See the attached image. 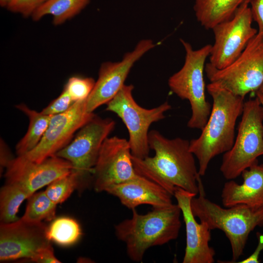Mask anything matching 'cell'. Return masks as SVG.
Wrapping results in <instances>:
<instances>
[{
  "label": "cell",
  "instance_id": "obj_12",
  "mask_svg": "<svg viewBox=\"0 0 263 263\" xmlns=\"http://www.w3.org/2000/svg\"><path fill=\"white\" fill-rule=\"evenodd\" d=\"M86 100L77 101L66 112L52 115L38 145L20 156L31 161L41 162L56 155L68 145L75 132L95 115L94 113L87 112Z\"/></svg>",
  "mask_w": 263,
  "mask_h": 263
},
{
  "label": "cell",
  "instance_id": "obj_22",
  "mask_svg": "<svg viewBox=\"0 0 263 263\" xmlns=\"http://www.w3.org/2000/svg\"><path fill=\"white\" fill-rule=\"evenodd\" d=\"M30 196L23 188L14 183L5 182L0 191V223L8 224L18 221L20 205Z\"/></svg>",
  "mask_w": 263,
  "mask_h": 263
},
{
  "label": "cell",
  "instance_id": "obj_28",
  "mask_svg": "<svg viewBox=\"0 0 263 263\" xmlns=\"http://www.w3.org/2000/svg\"><path fill=\"white\" fill-rule=\"evenodd\" d=\"M48 0H11L7 9L24 17L32 16L35 11Z\"/></svg>",
  "mask_w": 263,
  "mask_h": 263
},
{
  "label": "cell",
  "instance_id": "obj_16",
  "mask_svg": "<svg viewBox=\"0 0 263 263\" xmlns=\"http://www.w3.org/2000/svg\"><path fill=\"white\" fill-rule=\"evenodd\" d=\"M173 196L185 224L186 246L183 263H213L215 252L210 246L211 230L204 222L198 223L191 209V201L196 195L176 188Z\"/></svg>",
  "mask_w": 263,
  "mask_h": 263
},
{
  "label": "cell",
  "instance_id": "obj_9",
  "mask_svg": "<svg viewBox=\"0 0 263 263\" xmlns=\"http://www.w3.org/2000/svg\"><path fill=\"white\" fill-rule=\"evenodd\" d=\"M115 126L113 119L95 115L78 131L68 145L56 153V155L71 164L72 171L80 181L79 189L88 187L101 146Z\"/></svg>",
  "mask_w": 263,
  "mask_h": 263
},
{
  "label": "cell",
  "instance_id": "obj_31",
  "mask_svg": "<svg viewBox=\"0 0 263 263\" xmlns=\"http://www.w3.org/2000/svg\"><path fill=\"white\" fill-rule=\"evenodd\" d=\"M34 262L41 263H61L55 256L52 246L42 250L36 258Z\"/></svg>",
  "mask_w": 263,
  "mask_h": 263
},
{
  "label": "cell",
  "instance_id": "obj_1",
  "mask_svg": "<svg viewBox=\"0 0 263 263\" xmlns=\"http://www.w3.org/2000/svg\"><path fill=\"white\" fill-rule=\"evenodd\" d=\"M148 142L154 150L153 157L138 158L132 155L136 173L158 184L173 196L176 188L197 195L198 173L189 141L176 137L169 139L159 131L149 132Z\"/></svg>",
  "mask_w": 263,
  "mask_h": 263
},
{
  "label": "cell",
  "instance_id": "obj_19",
  "mask_svg": "<svg viewBox=\"0 0 263 263\" xmlns=\"http://www.w3.org/2000/svg\"><path fill=\"white\" fill-rule=\"evenodd\" d=\"M197 21L206 29L231 19L240 7L253 0H193Z\"/></svg>",
  "mask_w": 263,
  "mask_h": 263
},
{
  "label": "cell",
  "instance_id": "obj_30",
  "mask_svg": "<svg viewBox=\"0 0 263 263\" xmlns=\"http://www.w3.org/2000/svg\"><path fill=\"white\" fill-rule=\"evenodd\" d=\"M258 244L253 252L246 258L235 263H259L260 255L263 251V232L256 233Z\"/></svg>",
  "mask_w": 263,
  "mask_h": 263
},
{
  "label": "cell",
  "instance_id": "obj_32",
  "mask_svg": "<svg viewBox=\"0 0 263 263\" xmlns=\"http://www.w3.org/2000/svg\"><path fill=\"white\" fill-rule=\"evenodd\" d=\"M4 142L0 144V167L6 168L8 163L13 159L9 156V152Z\"/></svg>",
  "mask_w": 263,
  "mask_h": 263
},
{
  "label": "cell",
  "instance_id": "obj_15",
  "mask_svg": "<svg viewBox=\"0 0 263 263\" xmlns=\"http://www.w3.org/2000/svg\"><path fill=\"white\" fill-rule=\"evenodd\" d=\"M71 164L56 155L41 162L27 160L20 156L13 158L6 167V182L23 188L30 196L55 180L72 171Z\"/></svg>",
  "mask_w": 263,
  "mask_h": 263
},
{
  "label": "cell",
  "instance_id": "obj_23",
  "mask_svg": "<svg viewBox=\"0 0 263 263\" xmlns=\"http://www.w3.org/2000/svg\"><path fill=\"white\" fill-rule=\"evenodd\" d=\"M50 241L63 246L75 244L82 235L79 223L75 219L68 217H60L54 219L46 231Z\"/></svg>",
  "mask_w": 263,
  "mask_h": 263
},
{
  "label": "cell",
  "instance_id": "obj_10",
  "mask_svg": "<svg viewBox=\"0 0 263 263\" xmlns=\"http://www.w3.org/2000/svg\"><path fill=\"white\" fill-rule=\"evenodd\" d=\"M253 20L248 4L239 8L230 19L212 28L214 42L211 46L209 63L218 69L229 65L241 54L258 33L252 26Z\"/></svg>",
  "mask_w": 263,
  "mask_h": 263
},
{
  "label": "cell",
  "instance_id": "obj_5",
  "mask_svg": "<svg viewBox=\"0 0 263 263\" xmlns=\"http://www.w3.org/2000/svg\"><path fill=\"white\" fill-rule=\"evenodd\" d=\"M185 51L182 67L169 79L170 90L181 99L189 101L191 116L187 126L202 130L210 115L212 105L206 100L204 72L212 45L207 44L194 50L190 43L180 40Z\"/></svg>",
  "mask_w": 263,
  "mask_h": 263
},
{
  "label": "cell",
  "instance_id": "obj_14",
  "mask_svg": "<svg viewBox=\"0 0 263 263\" xmlns=\"http://www.w3.org/2000/svg\"><path fill=\"white\" fill-rule=\"evenodd\" d=\"M157 44L150 39L141 40L132 51L124 55L121 61L102 64L97 80L86 100L87 112L93 113L97 108L112 100L125 85L134 64Z\"/></svg>",
  "mask_w": 263,
  "mask_h": 263
},
{
  "label": "cell",
  "instance_id": "obj_4",
  "mask_svg": "<svg viewBox=\"0 0 263 263\" xmlns=\"http://www.w3.org/2000/svg\"><path fill=\"white\" fill-rule=\"evenodd\" d=\"M198 196L191 201L192 212L209 229H219L228 239L232 251V260L235 263L243 254L248 236L258 226H263V209H255L243 205L222 207L206 197L199 177Z\"/></svg>",
  "mask_w": 263,
  "mask_h": 263
},
{
  "label": "cell",
  "instance_id": "obj_18",
  "mask_svg": "<svg viewBox=\"0 0 263 263\" xmlns=\"http://www.w3.org/2000/svg\"><path fill=\"white\" fill-rule=\"evenodd\" d=\"M243 183L233 180L225 182L221 192L224 207L243 205L255 209H263V164L258 162L241 173Z\"/></svg>",
  "mask_w": 263,
  "mask_h": 263
},
{
  "label": "cell",
  "instance_id": "obj_6",
  "mask_svg": "<svg viewBox=\"0 0 263 263\" xmlns=\"http://www.w3.org/2000/svg\"><path fill=\"white\" fill-rule=\"evenodd\" d=\"M263 155V107L257 96L244 101L238 133L230 150L224 153L220 171L233 180L258 163Z\"/></svg>",
  "mask_w": 263,
  "mask_h": 263
},
{
  "label": "cell",
  "instance_id": "obj_8",
  "mask_svg": "<svg viewBox=\"0 0 263 263\" xmlns=\"http://www.w3.org/2000/svg\"><path fill=\"white\" fill-rule=\"evenodd\" d=\"M205 71L210 83L236 95L244 98L248 93L256 92L263 82V36L257 33L227 67L218 69L208 63Z\"/></svg>",
  "mask_w": 263,
  "mask_h": 263
},
{
  "label": "cell",
  "instance_id": "obj_35",
  "mask_svg": "<svg viewBox=\"0 0 263 263\" xmlns=\"http://www.w3.org/2000/svg\"><path fill=\"white\" fill-rule=\"evenodd\" d=\"M256 95L258 97V98L259 99L260 102H261V103L263 107V96H262L261 94H258V93H256Z\"/></svg>",
  "mask_w": 263,
  "mask_h": 263
},
{
  "label": "cell",
  "instance_id": "obj_29",
  "mask_svg": "<svg viewBox=\"0 0 263 263\" xmlns=\"http://www.w3.org/2000/svg\"><path fill=\"white\" fill-rule=\"evenodd\" d=\"M249 5L253 20L258 26V33L263 36V0H253Z\"/></svg>",
  "mask_w": 263,
  "mask_h": 263
},
{
  "label": "cell",
  "instance_id": "obj_25",
  "mask_svg": "<svg viewBox=\"0 0 263 263\" xmlns=\"http://www.w3.org/2000/svg\"><path fill=\"white\" fill-rule=\"evenodd\" d=\"M80 181L77 174L72 171L48 185L45 193L56 205L65 201L76 188L79 189Z\"/></svg>",
  "mask_w": 263,
  "mask_h": 263
},
{
  "label": "cell",
  "instance_id": "obj_33",
  "mask_svg": "<svg viewBox=\"0 0 263 263\" xmlns=\"http://www.w3.org/2000/svg\"><path fill=\"white\" fill-rule=\"evenodd\" d=\"M11 0H0V5L1 7H7Z\"/></svg>",
  "mask_w": 263,
  "mask_h": 263
},
{
  "label": "cell",
  "instance_id": "obj_11",
  "mask_svg": "<svg viewBox=\"0 0 263 263\" xmlns=\"http://www.w3.org/2000/svg\"><path fill=\"white\" fill-rule=\"evenodd\" d=\"M139 176L134 168L128 140L116 136L104 141L94 169V188L105 191L111 187L133 180Z\"/></svg>",
  "mask_w": 263,
  "mask_h": 263
},
{
  "label": "cell",
  "instance_id": "obj_3",
  "mask_svg": "<svg viewBox=\"0 0 263 263\" xmlns=\"http://www.w3.org/2000/svg\"><path fill=\"white\" fill-rule=\"evenodd\" d=\"M131 218L115 226V235L126 245L127 254L133 262L142 261L150 247L162 245L176 239L181 227V211L173 204L162 208H153L145 214L132 209Z\"/></svg>",
  "mask_w": 263,
  "mask_h": 263
},
{
  "label": "cell",
  "instance_id": "obj_20",
  "mask_svg": "<svg viewBox=\"0 0 263 263\" xmlns=\"http://www.w3.org/2000/svg\"><path fill=\"white\" fill-rule=\"evenodd\" d=\"M16 107L24 113L29 120L26 134L16 146L18 156H21L31 151L38 145L48 127L52 115L38 112L24 104L17 105Z\"/></svg>",
  "mask_w": 263,
  "mask_h": 263
},
{
  "label": "cell",
  "instance_id": "obj_34",
  "mask_svg": "<svg viewBox=\"0 0 263 263\" xmlns=\"http://www.w3.org/2000/svg\"><path fill=\"white\" fill-rule=\"evenodd\" d=\"M256 93H258L263 96V82L259 89L256 92Z\"/></svg>",
  "mask_w": 263,
  "mask_h": 263
},
{
  "label": "cell",
  "instance_id": "obj_26",
  "mask_svg": "<svg viewBox=\"0 0 263 263\" xmlns=\"http://www.w3.org/2000/svg\"><path fill=\"white\" fill-rule=\"evenodd\" d=\"M95 81L92 77L73 76L64 86L72 100L76 102L86 100L92 92Z\"/></svg>",
  "mask_w": 263,
  "mask_h": 263
},
{
  "label": "cell",
  "instance_id": "obj_13",
  "mask_svg": "<svg viewBox=\"0 0 263 263\" xmlns=\"http://www.w3.org/2000/svg\"><path fill=\"white\" fill-rule=\"evenodd\" d=\"M41 222H29L19 218L8 224L0 223V260L27 259L34 262L44 249L51 246Z\"/></svg>",
  "mask_w": 263,
  "mask_h": 263
},
{
  "label": "cell",
  "instance_id": "obj_27",
  "mask_svg": "<svg viewBox=\"0 0 263 263\" xmlns=\"http://www.w3.org/2000/svg\"><path fill=\"white\" fill-rule=\"evenodd\" d=\"M75 103L68 93L63 89L61 94L52 101L41 112L48 115L60 114L68 111Z\"/></svg>",
  "mask_w": 263,
  "mask_h": 263
},
{
  "label": "cell",
  "instance_id": "obj_21",
  "mask_svg": "<svg viewBox=\"0 0 263 263\" xmlns=\"http://www.w3.org/2000/svg\"><path fill=\"white\" fill-rule=\"evenodd\" d=\"M91 0H48L32 14L34 21H38L44 16L53 17V23L58 25L79 14Z\"/></svg>",
  "mask_w": 263,
  "mask_h": 263
},
{
  "label": "cell",
  "instance_id": "obj_2",
  "mask_svg": "<svg viewBox=\"0 0 263 263\" xmlns=\"http://www.w3.org/2000/svg\"><path fill=\"white\" fill-rule=\"evenodd\" d=\"M207 91L212 98L211 113L200 136L189 141V149L197 158L198 173L204 176L211 160L231 149L235 141V128L242 114L244 98L218 84L210 83Z\"/></svg>",
  "mask_w": 263,
  "mask_h": 263
},
{
  "label": "cell",
  "instance_id": "obj_17",
  "mask_svg": "<svg viewBox=\"0 0 263 263\" xmlns=\"http://www.w3.org/2000/svg\"><path fill=\"white\" fill-rule=\"evenodd\" d=\"M106 192L116 197L123 206L131 209L143 204L162 208L173 204L170 193L139 174L133 180L111 187Z\"/></svg>",
  "mask_w": 263,
  "mask_h": 263
},
{
  "label": "cell",
  "instance_id": "obj_7",
  "mask_svg": "<svg viewBox=\"0 0 263 263\" xmlns=\"http://www.w3.org/2000/svg\"><path fill=\"white\" fill-rule=\"evenodd\" d=\"M132 84L124 85L107 104L106 110L116 114L126 126L129 135L132 154L138 158L149 156V129L150 125L165 117V113L171 108L168 101L151 109L140 106L134 100Z\"/></svg>",
  "mask_w": 263,
  "mask_h": 263
},
{
  "label": "cell",
  "instance_id": "obj_24",
  "mask_svg": "<svg viewBox=\"0 0 263 263\" xmlns=\"http://www.w3.org/2000/svg\"><path fill=\"white\" fill-rule=\"evenodd\" d=\"M28 199L25 213L20 218L22 220L41 222L55 219L57 205L49 198L44 191L34 193Z\"/></svg>",
  "mask_w": 263,
  "mask_h": 263
}]
</instances>
